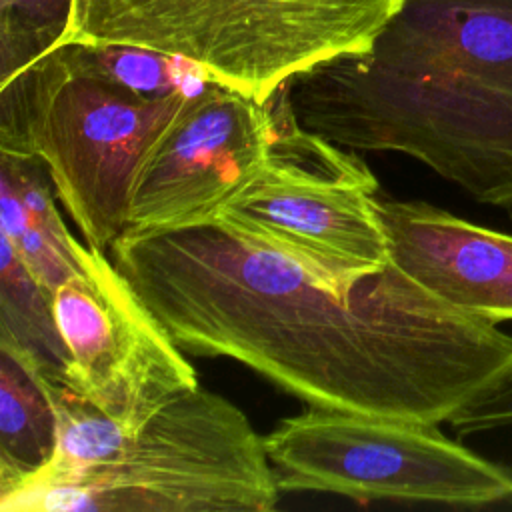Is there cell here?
I'll use <instances>...</instances> for the list:
<instances>
[{
  "instance_id": "1",
  "label": "cell",
  "mask_w": 512,
  "mask_h": 512,
  "mask_svg": "<svg viewBox=\"0 0 512 512\" xmlns=\"http://www.w3.org/2000/svg\"><path fill=\"white\" fill-rule=\"evenodd\" d=\"M114 266L194 356L232 358L306 406L450 422L512 370V336L392 260L350 294L224 222L124 230Z\"/></svg>"
},
{
  "instance_id": "2",
  "label": "cell",
  "mask_w": 512,
  "mask_h": 512,
  "mask_svg": "<svg viewBox=\"0 0 512 512\" xmlns=\"http://www.w3.org/2000/svg\"><path fill=\"white\" fill-rule=\"evenodd\" d=\"M286 88L306 130L408 154L512 216V0H402L368 50Z\"/></svg>"
},
{
  "instance_id": "3",
  "label": "cell",
  "mask_w": 512,
  "mask_h": 512,
  "mask_svg": "<svg viewBox=\"0 0 512 512\" xmlns=\"http://www.w3.org/2000/svg\"><path fill=\"white\" fill-rule=\"evenodd\" d=\"M196 92L144 96L96 62L86 40H60L0 82V150L44 160L88 246L128 228L138 166Z\"/></svg>"
},
{
  "instance_id": "4",
  "label": "cell",
  "mask_w": 512,
  "mask_h": 512,
  "mask_svg": "<svg viewBox=\"0 0 512 512\" xmlns=\"http://www.w3.org/2000/svg\"><path fill=\"white\" fill-rule=\"evenodd\" d=\"M402 0H72L62 40L148 48L264 104L290 78L372 46Z\"/></svg>"
},
{
  "instance_id": "5",
  "label": "cell",
  "mask_w": 512,
  "mask_h": 512,
  "mask_svg": "<svg viewBox=\"0 0 512 512\" xmlns=\"http://www.w3.org/2000/svg\"><path fill=\"white\" fill-rule=\"evenodd\" d=\"M280 494L264 436L198 386L156 410L112 462L0 500V510L270 512Z\"/></svg>"
},
{
  "instance_id": "6",
  "label": "cell",
  "mask_w": 512,
  "mask_h": 512,
  "mask_svg": "<svg viewBox=\"0 0 512 512\" xmlns=\"http://www.w3.org/2000/svg\"><path fill=\"white\" fill-rule=\"evenodd\" d=\"M268 102L274 120L268 160L216 220L350 294L392 260L378 180L352 148L300 126L286 84Z\"/></svg>"
},
{
  "instance_id": "7",
  "label": "cell",
  "mask_w": 512,
  "mask_h": 512,
  "mask_svg": "<svg viewBox=\"0 0 512 512\" xmlns=\"http://www.w3.org/2000/svg\"><path fill=\"white\" fill-rule=\"evenodd\" d=\"M280 492L488 506L512 498V470L438 424L306 406L264 436Z\"/></svg>"
},
{
  "instance_id": "8",
  "label": "cell",
  "mask_w": 512,
  "mask_h": 512,
  "mask_svg": "<svg viewBox=\"0 0 512 512\" xmlns=\"http://www.w3.org/2000/svg\"><path fill=\"white\" fill-rule=\"evenodd\" d=\"M80 258V270L54 290L70 354L64 382L134 434L166 402L198 388V376L110 256L84 244Z\"/></svg>"
},
{
  "instance_id": "9",
  "label": "cell",
  "mask_w": 512,
  "mask_h": 512,
  "mask_svg": "<svg viewBox=\"0 0 512 512\" xmlns=\"http://www.w3.org/2000/svg\"><path fill=\"white\" fill-rule=\"evenodd\" d=\"M274 136L270 102L208 82L144 154L126 230L214 222L262 172Z\"/></svg>"
},
{
  "instance_id": "10",
  "label": "cell",
  "mask_w": 512,
  "mask_h": 512,
  "mask_svg": "<svg viewBox=\"0 0 512 512\" xmlns=\"http://www.w3.org/2000/svg\"><path fill=\"white\" fill-rule=\"evenodd\" d=\"M378 208L396 266L474 316L512 322V234L424 200L378 198Z\"/></svg>"
},
{
  "instance_id": "11",
  "label": "cell",
  "mask_w": 512,
  "mask_h": 512,
  "mask_svg": "<svg viewBox=\"0 0 512 512\" xmlns=\"http://www.w3.org/2000/svg\"><path fill=\"white\" fill-rule=\"evenodd\" d=\"M0 244V350L32 370L64 380L70 354L58 330L54 292L32 276L4 236Z\"/></svg>"
},
{
  "instance_id": "12",
  "label": "cell",
  "mask_w": 512,
  "mask_h": 512,
  "mask_svg": "<svg viewBox=\"0 0 512 512\" xmlns=\"http://www.w3.org/2000/svg\"><path fill=\"white\" fill-rule=\"evenodd\" d=\"M54 450V410L40 380L0 350V496L38 474Z\"/></svg>"
},
{
  "instance_id": "13",
  "label": "cell",
  "mask_w": 512,
  "mask_h": 512,
  "mask_svg": "<svg viewBox=\"0 0 512 512\" xmlns=\"http://www.w3.org/2000/svg\"><path fill=\"white\" fill-rule=\"evenodd\" d=\"M0 236L14 246L32 276L50 292L80 270L84 244L76 242V246L68 250L48 238L26 218L18 194L4 182H0Z\"/></svg>"
}]
</instances>
